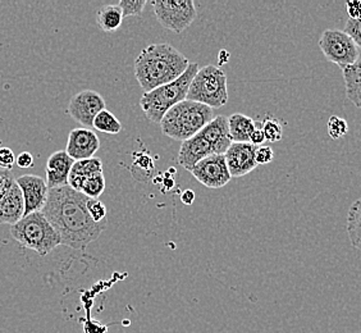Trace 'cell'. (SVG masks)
<instances>
[{"instance_id": "obj_16", "label": "cell", "mask_w": 361, "mask_h": 333, "mask_svg": "<svg viewBox=\"0 0 361 333\" xmlns=\"http://www.w3.org/2000/svg\"><path fill=\"white\" fill-rule=\"evenodd\" d=\"M202 139L208 143L214 154H226L232 140L229 136L228 117L216 116L199 132Z\"/></svg>"}, {"instance_id": "obj_33", "label": "cell", "mask_w": 361, "mask_h": 333, "mask_svg": "<svg viewBox=\"0 0 361 333\" xmlns=\"http://www.w3.org/2000/svg\"><path fill=\"white\" fill-rule=\"evenodd\" d=\"M346 12L348 18L351 20H361V1H348L346 4Z\"/></svg>"}, {"instance_id": "obj_19", "label": "cell", "mask_w": 361, "mask_h": 333, "mask_svg": "<svg viewBox=\"0 0 361 333\" xmlns=\"http://www.w3.org/2000/svg\"><path fill=\"white\" fill-rule=\"evenodd\" d=\"M228 127L232 143H250L251 133L255 130L257 122L245 114L235 113L228 117Z\"/></svg>"}, {"instance_id": "obj_2", "label": "cell", "mask_w": 361, "mask_h": 333, "mask_svg": "<svg viewBox=\"0 0 361 333\" xmlns=\"http://www.w3.org/2000/svg\"><path fill=\"white\" fill-rule=\"evenodd\" d=\"M190 66L188 58L168 42L146 47L135 61V76L145 92L180 78Z\"/></svg>"}, {"instance_id": "obj_22", "label": "cell", "mask_w": 361, "mask_h": 333, "mask_svg": "<svg viewBox=\"0 0 361 333\" xmlns=\"http://www.w3.org/2000/svg\"><path fill=\"white\" fill-rule=\"evenodd\" d=\"M346 229L353 246L361 250V198L355 200L348 209Z\"/></svg>"}, {"instance_id": "obj_12", "label": "cell", "mask_w": 361, "mask_h": 333, "mask_svg": "<svg viewBox=\"0 0 361 333\" xmlns=\"http://www.w3.org/2000/svg\"><path fill=\"white\" fill-rule=\"evenodd\" d=\"M257 149L251 143H232L224 154L231 177H243L257 168Z\"/></svg>"}, {"instance_id": "obj_11", "label": "cell", "mask_w": 361, "mask_h": 333, "mask_svg": "<svg viewBox=\"0 0 361 333\" xmlns=\"http://www.w3.org/2000/svg\"><path fill=\"white\" fill-rule=\"evenodd\" d=\"M16 182L21 188L25 202V215L42 212L48 202L49 188L47 181L35 174H23Z\"/></svg>"}, {"instance_id": "obj_29", "label": "cell", "mask_w": 361, "mask_h": 333, "mask_svg": "<svg viewBox=\"0 0 361 333\" xmlns=\"http://www.w3.org/2000/svg\"><path fill=\"white\" fill-rule=\"evenodd\" d=\"M345 32L351 36V39L354 40L355 44L357 45V48L361 52V20H351L348 18L345 26Z\"/></svg>"}, {"instance_id": "obj_23", "label": "cell", "mask_w": 361, "mask_h": 333, "mask_svg": "<svg viewBox=\"0 0 361 333\" xmlns=\"http://www.w3.org/2000/svg\"><path fill=\"white\" fill-rule=\"evenodd\" d=\"M92 128H95L97 131L103 132V133L117 135L122 131V123L116 119V116L111 111L104 109L97 114V119H94Z\"/></svg>"}, {"instance_id": "obj_24", "label": "cell", "mask_w": 361, "mask_h": 333, "mask_svg": "<svg viewBox=\"0 0 361 333\" xmlns=\"http://www.w3.org/2000/svg\"><path fill=\"white\" fill-rule=\"evenodd\" d=\"M105 190V177L103 172L95 174L87 177L82 182L80 193H82L85 196L90 199H99V196L104 193Z\"/></svg>"}, {"instance_id": "obj_20", "label": "cell", "mask_w": 361, "mask_h": 333, "mask_svg": "<svg viewBox=\"0 0 361 333\" xmlns=\"http://www.w3.org/2000/svg\"><path fill=\"white\" fill-rule=\"evenodd\" d=\"M123 11L118 4H108L97 12V23L104 32H116L123 22Z\"/></svg>"}, {"instance_id": "obj_31", "label": "cell", "mask_w": 361, "mask_h": 333, "mask_svg": "<svg viewBox=\"0 0 361 333\" xmlns=\"http://www.w3.org/2000/svg\"><path fill=\"white\" fill-rule=\"evenodd\" d=\"M255 159H257V166L269 164L271 160L274 159V152L271 146H259L255 154Z\"/></svg>"}, {"instance_id": "obj_13", "label": "cell", "mask_w": 361, "mask_h": 333, "mask_svg": "<svg viewBox=\"0 0 361 333\" xmlns=\"http://www.w3.org/2000/svg\"><path fill=\"white\" fill-rule=\"evenodd\" d=\"M100 149V140L89 128H75L70 132L66 153L75 162L91 159Z\"/></svg>"}, {"instance_id": "obj_7", "label": "cell", "mask_w": 361, "mask_h": 333, "mask_svg": "<svg viewBox=\"0 0 361 333\" xmlns=\"http://www.w3.org/2000/svg\"><path fill=\"white\" fill-rule=\"evenodd\" d=\"M160 25L169 31L180 34L195 21L197 11L192 0L150 1Z\"/></svg>"}, {"instance_id": "obj_10", "label": "cell", "mask_w": 361, "mask_h": 333, "mask_svg": "<svg viewBox=\"0 0 361 333\" xmlns=\"http://www.w3.org/2000/svg\"><path fill=\"white\" fill-rule=\"evenodd\" d=\"M191 174L208 188H224L232 178L224 154H214L199 162L191 169Z\"/></svg>"}, {"instance_id": "obj_9", "label": "cell", "mask_w": 361, "mask_h": 333, "mask_svg": "<svg viewBox=\"0 0 361 333\" xmlns=\"http://www.w3.org/2000/svg\"><path fill=\"white\" fill-rule=\"evenodd\" d=\"M104 109V97L97 91L84 90L77 92L76 95L71 99L67 113L77 123L82 126V128L91 130L94 126V119Z\"/></svg>"}, {"instance_id": "obj_35", "label": "cell", "mask_w": 361, "mask_h": 333, "mask_svg": "<svg viewBox=\"0 0 361 333\" xmlns=\"http://www.w3.org/2000/svg\"><path fill=\"white\" fill-rule=\"evenodd\" d=\"M265 141L264 132L262 128V122H257L255 130L251 133L250 143L252 145H262Z\"/></svg>"}, {"instance_id": "obj_5", "label": "cell", "mask_w": 361, "mask_h": 333, "mask_svg": "<svg viewBox=\"0 0 361 333\" xmlns=\"http://www.w3.org/2000/svg\"><path fill=\"white\" fill-rule=\"evenodd\" d=\"M11 235L21 246L34 250L40 257L48 255L62 245L58 232L42 212L25 215L20 222L11 227Z\"/></svg>"}, {"instance_id": "obj_18", "label": "cell", "mask_w": 361, "mask_h": 333, "mask_svg": "<svg viewBox=\"0 0 361 333\" xmlns=\"http://www.w3.org/2000/svg\"><path fill=\"white\" fill-rule=\"evenodd\" d=\"M100 172H103V162L100 158L94 157L91 159L75 162L68 177V186L80 193L82 182L92 174H100Z\"/></svg>"}, {"instance_id": "obj_1", "label": "cell", "mask_w": 361, "mask_h": 333, "mask_svg": "<svg viewBox=\"0 0 361 333\" xmlns=\"http://www.w3.org/2000/svg\"><path fill=\"white\" fill-rule=\"evenodd\" d=\"M89 200L90 198L71 186L49 190L48 202L42 213L58 232L64 246L85 250L106 229L108 219L97 223L91 218Z\"/></svg>"}, {"instance_id": "obj_37", "label": "cell", "mask_w": 361, "mask_h": 333, "mask_svg": "<svg viewBox=\"0 0 361 333\" xmlns=\"http://www.w3.org/2000/svg\"><path fill=\"white\" fill-rule=\"evenodd\" d=\"M229 61V53L227 52V50H221L219 52V54H218V62H219V64L222 66V64H226V63H228Z\"/></svg>"}, {"instance_id": "obj_26", "label": "cell", "mask_w": 361, "mask_h": 333, "mask_svg": "<svg viewBox=\"0 0 361 333\" xmlns=\"http://www.w3.org/2000/svg\"><path fill=\"white\" fill-rule=\"evenodd\" d=\"M326 130H328L331 139H341L348 132V122H346V119H341L337 116H332L326 123Z\"/></svg>"}, {"instance_id": "obj_15", "label": "cell", "mask_w": 361, "mask_h": 333, "mask_svg": "<svg viewBox=\"0 0 361 333\" xmlns=\"http://www.w3.org/2000/svg\"><path fill=\"white\" fill-rule=\"evenodd\" d=\"M25 217V202L17 182L12 183L0 198V224L14 226Z\"/></svg>"}, {"instance_id": "obj_25", "label": "cell", "mask_w": 361, "mask_h": 333, "mask_svg": "<svg viewBox=\"0 0 361 333\" xmlns=\"http://www.w3.org/2000/svg\"><path fill=\"white\" fill-rule=\"evenodd\" d=\"M262 128L264 132L265 140L269 143H277L283 138V128L278 119L267 116L264 122H262Z\"/></svg>"}, {"instance_id": "obj_36", "label": "cell", "mask_w": 361, "mask_h": 333, "mask_svg": "<svg viewBox=\"0 0 361 333\" xmlns=\"http://www.w3.org/2000/svg\"><path fill=\"white\" fill-rule=\"evenodd\" d=\"M195 193L192 190H185L182 194H180V202H183L185 205H192L195 202Z\"/></svg>"}, {"instance_id": "obj_6", "label": "cell", "mask_w": 361, "mask_h": 333, "mask_svg": "<svg viewBox=\"0 0 361 333\" xmlns=\"http://www.w3.org/2000/svg\"><path fill=\"white\" fill-rule=\"evenodd\" d=\"M188 100L207 105L212 109L227 104L228 87L224 71L212 64L200 68L190 85Z\"/></svg>"}, {"instance_id": "obj_4", "label": "cell", "mask_w": 361, "mask_h": 333, "mask_svg": "<svg viewBox=\"0 0 361 333\" xmlns=\"http://www.w3.org/2000/svg\"><path fill=\"white\" fill-rule=\"evenodd\" d=\"M199 70L200 67L197 63H190L188 70L180 78L150 92H145L140 100V107L145 113L146 119L154 123H160L169 109L186 100L190 85Z\"/></svg>"}, {"instance_id": "obj_8", "label": "cell", "mask_w": 361, "mask_h": 333, "mask_svg": "<svg viewBox=\"0 0 361 333\" xmlns=\"http://www.w3.org/2000/svg\"><path fill=\"white\" fill-rule=\"evenodd\" d=\"M319 48L328 61L341 70L353 66L360 54V49L351 36L341 30H326L319 39Z\"/></svg>"}, {"instance_id": "obj_34", "label": "cell", "mask_w": 361, "mask_h": 333, "mask_svg": "<svg viewBox=\"0 0 361 333\" xmlns=\"http://www.w3.org/2000/svg\"><path fill=\"white\" fill-rule=\"evenodd\" d=\"M16 164L20 166V168H23V169H27V168L34 166V157H32V154L28 153V152H23V153L20 154L16 158Z\"/></svg>"}, {"instance_id": "obj_17", "label": "cell", "mask_w": 361, "mask_h": 333, "mask_svg": "<svg viewBox=\"0 0 361 333\" xmlns=\"http://www.w3.org/2000/svg\"><path fill=\"white\" fill-rule=\"evenodd\" d=\"M210 155H214L213 149L208 143L202 139L200 133L195 135L194 138L186 140L180 144V153H178V162L180 166L188 172L194 168L199 162L208 158Z\"/></svg>"}, {"instance_id": "obj_30", "label": "cell", "mask_w": 361, "mask_h": 333, "mask_svg": "<svg viewBox=\"0 0 361 333\" xmlns=\"http://www.w3.org/2000/svg\"><path fill=\"white\" fill-rule=\"evenodd\" d=\"M16 163V155L13 150L9 147H0V169L3 171H11Z\"/></svg>"}, {"instance_id": "obj_32", "label": "cell", "mask_w": 361, "mask_h": 333, "mask_svg": "<svg viewBox=\"0 0 361 333\" xmlns=\"http://www.w3.org/2000/svg\"><path fill=\"white\" fill-rule=\"evenodd\" d=\"M14 182H16V180H14V177L11 172L0 169V198Z\"/></svg>"}, {"instance_id": "obj_3", "label": "cell", "mask_w": 361, "mask_h": 333, "mask_svg": "<svg viewBox=\"0 0 361 333\" xmlns=\"http://www.w3.org/2000/svg\"><path fill=\"white\" fill-rule=\"evenodd\" d=\"M213 119L212 108L186 99L166 113L160 121V130L168 138L183 143L197 135Z\"/></svg>"}, {"instance_id": "obj_14", "label": "cell", "mask_w": 361, "mask_h": 333, "mask_svg": "<svg viewBox=\"0 0 361 333\" xmlns=\"http://www.w3.org/2000/svg\"><path fill=\"white\" fill-rule=\"evenodd\" d=\"M73 164L75 160L66 153V150H58L49 157L45 166L49 190L68 186V177Z\"/></svg>"}, {"instance_id": "obj_28", "label": "cell", "mask_w": 361, "mask_h": 333, "mask_svg": "<svg viewBox=\"0 0 361 333\" xmlns=\"http://www.w3.org/2000/svg\"><path fill=\"white\" fill-rule=\"evenodd\" d=\"M87 208H89L91 218L95 222L100 223L108 219L106 207H105L104 202H100L99 199H90L89 204H87Z\"/></svg>"}, {"instance_id": "obj_21", "label": "cell", "mask_w": 361, "mask_h": 333, "mask_svg": "<svg viewBox=\"0 0 361 333\" xmlns=\"http://www.w3.org/2000/svg\"><path fill=\"white\" fill-rule=\"evenodd\" d=\"M342 73L346 85V95L355 105L361 97V52L357 61L353 66L343 68Z\"/></svg>"}, {"instance_id": "obj_27", "label": "cell", "mask_w": 361, "mask_h": 333, "mask_svg": "<svg viewBox=\"0 0 361 333\" xmlns=\"http://www.w3.org/2000/svg\"><path fill=\"white\" fill-rule=\"evenodd\" d=\"M146 4V0H122L118 6L123 11V17H141Z\"/></svg>"}, {"instance_id": "obj_38", "label": "cell", "mask_w": 361, "mask_h": 333, "mask_svg": "<svg viewBox=\"0 0 361 333\" xmlns=\"http://www.w3.org/2000/svg\"><path fill=\"white\" fill-rule=\"evenodd\" d=\"M355 107H357V108H360L361 109V97L357 100V102H356V103H355Z\"/></svg>"}]
</instances>
